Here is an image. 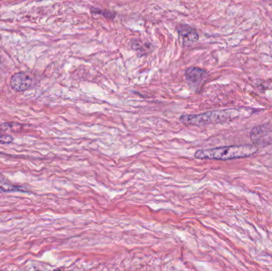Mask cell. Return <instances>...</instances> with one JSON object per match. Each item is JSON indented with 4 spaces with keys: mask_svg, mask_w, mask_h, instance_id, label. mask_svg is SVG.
<instances>
[{
    "mask_svg": "<svg viewBox=\"0 0 272 271\" xmlns=\"http://www.w3.org/2000/svg\"><path fill=\"white\" fill-rule=\"evenodd\" d=\"M257 151L258 148L254 145H229L198 150L195 153L194 157L202 160L227 161L250 157Z\"/></svg>",
    "mask_w": 272,
    "mask_h": 271,
    "instance_id": "6da1fadb",
    "label": "cell"
},
{
    "mask_svg": "<svg viewBox=\"0 0 272 271\" xmlns=\"http://www.w3.org/2000/svg\"><path fill=\"white\" fill-rule=\"evenodd\" d=\"M240 115V112L237 109H224L194 115H182L180 116L179 120L186 126L202 127L230 121L238 118Z\"/></svg>",
    "mask_w": 272,
    "mask_h": 271,
    "instance_id": "7a4b0ae2",
    "label": "cell"
},
{
    "mask_svg": "<svg viewBox=\"0 0 272 271\" xmlns=\"http://www.w3.org/2000/svg\"><path fill=\"white\" fill-rule=\"evenodd\" d=\"M176 30L180 46L183 48L191 47L199 40V33L197 30L189 25H178Z\"/></svg>",
    "mask_w": 272,
    "mask_h": 271,
    "instance_id": "3957f363",
    "label": "cell"
},
{
    "mask_svg": "<svg viewBox=\"0 0 272 271\" xmlns=\"http://www.w3.org/2000/svg\"><path fill=\"white\" fill-rule=\"evenodd\" d=\"M251 139L253 143L256 145H265L272 144V127L267 124L261 126L256 127L251 131Z\"/></svg>",
    "mask_w": 272,
    "mask_h": 271,
    "instance_id": "277c9868",
    "label": "cell"
},
{
    "mask_svg": "<svg viewBox=\"0 0 272 271\" xmlns=\"http://www.w3.org/2000/svg\"><path fill=\"white\" fill-rule=\"evenodd\" d=\"M33 77L29 72H18L12 76L11 87L16 92H25L31 88Z\"/></svg>",
    "mask_w": 272,
    "mask_h": 271,
    "instance_id": "5b68a950",
    "label": "cell"
},
{
    "mask_svg": "<svg viewBox=\"0 0 272 271\" xmlns=\"http://www.w3.org/2000/svg\"><path fill=\"white\" fill-rule=\"evenodd\" d=\"M208 73L206 69L199 67L191 66L185 71V77L188 82L189 85L192 89L199 88L204 80L206 79Z\"/></svg>",
    "mask_w": 272,
    "mask_h": 271,
    "instance_id": "8992f818",
    "label": "cell"
},
{
    "mask_svg": "<svg viewBox=\"0 0 272 271\" xmlns=\"http://www.w3.org/2000/svg\"><path fill=\"white\" fill-rule=\"evenodd\" d=\"M131 49L136 52L138 57H144L152 53L155 47L151 42H145L138 38H132L130 42Z\"/></svg>",
    "mask_w": 272,
    "mask_h": 271,
    "instance_id": "52a82bcc",
    "label": "cell"
},
{
    "mask_svg": "<svg viewBox=\"0 0 272 271\" xmlns=\"http://www.w3.org/2000/svg\"><path fill=\"white\" fill-rule=\"evenodd\" d=\"M0 192H26L27 190L23 189V187L18 186V185H11V184L2 181L0 180Z\"/></svg>",
    "mask_w": 272,
    "mask_h": 271,
    "instance_id": "ba28073f",
    "label": "cell"
},
{
    "mask_svg": "<svg viewBox=\"0 0 272 271\" xmlns=\"http://www.w3.org/2000/svg\"><path fill=\"white\" fill-rule=\"evenodd\" d=\"M91 14L93 15H98V16H102L104 18H109V19H114L116 16V14L112 11H108V10L100 9L97 7H93L90 8Z\"/></svg>",
    "mask_w": 272,
    "mask_h": 271,
    "instance_id": "9c48e42d",
    "label": "cell"
},
{
    "mask_svg": "<svg viewBox=\"0 0 272 271\" xmlns=\"http://www.w3.org/2000/svg\"><path fill=\"white\" fill-rule=\"evenodd\" d=\"M14 141L13 137L6 134H0V143L10 144L12 143Z\"/></svg>",
    "mask_w": 272,
    "mask_h": 271,
    "instance_id": "30bf717a",
    "label": "cell"
},
{
    "mask_svg": "<svg viewBox=\"0 0 272 271\" xmlns=\"http://www.w3.org/2000/svg\"><path fill=\"white\" fill-rule=\"evenodd\" d=\"M59 271V270H58V271Z\"/></svg>",
    "mask_w": 272,
    "mask_h": 271,
    "instance_id": "8fae6325",
    "label": "cell"
}]
</instances>
